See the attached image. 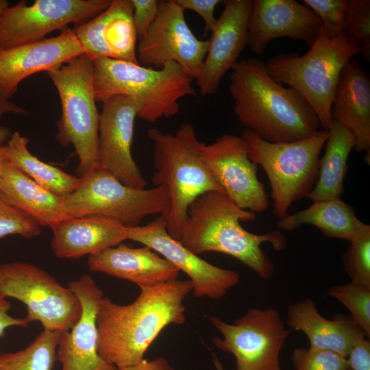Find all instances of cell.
I'll list each match as a JSON object with an SVG mask.
<instances>
[{
    "label": "cell",
    "mask_w": 370,
    "mask_h": 370,
    "mask_svg": "<svg viewBox=\"0 0 370 370\" xmlns=\"http://www.w3.org/2000/svg\"><path fill=\"white\" fill-rule=\"evenodd\" d=\"M131 304L120 305L103 297L96 316L97 349L107 363L121 368L137 364L161 331L186 320L184 298L193 290L189 280H174L140 288Z\"/></svg>",
    "instance_id": "1"
},
{
    "label": "cell",
    "mask_w": 370,
    "mask_h": 370,
    "mask_svg": "<svg viewBox=\"0 0 370 370\" xmlns=\"http://www.w3.org/2000/svg\"><path fill=\"white\" fill-rule=\"evenodd\" d=\"M229 92L240 123L271 143L304 139L321 128L306 101L269 74L256 58L238 61L232 69Z\"/></svg>",
    "instance_id": "2"
},
{
    "label": "cell",
    "mask_w": 370,
    "mask_h": 370,
    "mask_svg": "<svg viewBox=\"0 0 370 370\" xmlns=\"http://www.w3.org/2000/svg\"><path fill=\"white\" fill-rule=\"evenodd\" d=\"M256 219V213L238 208L224 193L207 192L190 204L179 241L197 255L214 251L230 256L260 278L270 280L274 266L261 245L269 243L280 251L287 241L280 230L256 234L241 224Z\"/></svg>",
    "instance_id": "3"
},
{
    "label": "cell",
    "mask_w": 370,
    "mask_h": 370,
    "mask_svg": "<svg viewBox=\"0 0 370 370\" xmlns=\"http://www.w3.org/2000/svg\"><path fill=\"white\" fill-rule=\"evenodd\" d=\"M147 135L153 145L156 186L166 188L169 207L163 214L168 234L180 241L190 204L210 191L224 193L202 158V147L194 125L184 123L174 134L150 128ZM225 194V193H224Z\"/></svg>",
    "instance_id": "4"
},
{
    "label": "cell",
    "mask_w": 370,
    "mask_h": 370,
    "mask_svg": "<svg viewBox=\"0 0 370 370\" xmlns=\"http://www.w3.org/2000/svg\"><path fill=\"white\" fill-rule=\"evenodd\" d=\"M193 80L174 62L154 69L108 58L93 61L96 101L116 95L128 97L136 105L137 117L149 123L176 115L179 101L196 94Z\"/></svg>",
    "instance_id": "5"
},
{
    "label": "cell",
    "mask_w": 370,
    "mask_h": 370,
    "mask_svg": "<svg viewBox=\"0 0 370 370\" xmlns=\"http://www.w3.org/2000/svg\"><path fill=\"white\" fill-rule=\"evenodd\" d=\"M309 49L303 56L295 52L279 53L269 58L265 64L271 77L297 92L313 110L321 127L328 130L340 75L352 58L360 53L361 48L346 34L331 37L321 27Z\"/></svg>",
    "instance_id": "6"
},
{
    "label": "cell",
    "mask_w": 370,
    "mask_h": 370,
    "mask_svg": "<svg viewBox=\"0 0 370 370\" xmlns=\"http://www.w3.org/2000/svg\"><path fill=\"white\" fill-rule=\"evenodd\" d=\"M329 131L320 129L310 136L288 143L268 142L245 129L249 159L264 171L273 199V214L285 217L292 204L306 197L315 185L319 169L320 153Z\"/></svg>",
    "instance_id": "7"
},
{
    "label": "cell",
    "mask_w": 370,
    "mask_h": 370,
    "mask_svg": "<svg viewBox=\"0 0 370 370\" xmlns=\"http://www.w3.org/2000/svg\"><path fill=\"white\" fill-rule=\"evenodd\" d=\"M59 95L61 116L56 139L73 145L78 158L77 173L84 176L99 165V113L93 84V61L82 54L47 72Z\"/></svg>",
    "instance_id": "8"
},
{
    "label": "cell",
    "mask_w": 370,
    "mask_h": 370,
    "mask_svg": "<svg viewBox=\"0 0 370 370\" xmlns=\"http://www.w3.org/2000/svg\"><path fill=\"white\" fill-rule=\"evenodd\" d=\"M63 199L69 217H104L126 227L140 225L149 215H163L169 207L164 186L132 187L99 165L79 177L77 187Z\"/></svg>",
    "instance_id": "9"
},
{
    "label": "cell",
    "mask_w": 370,
    "mask_h": 370,
    "mask_svg": "<svg viewBox=\"0 0 370 370\" xmlns=\"http://www.w3.org/2000/svg\"><path fill=\"white\" fill-rule=\"evenodd\" d=\"M0 295L21 301L26 306L27 322L38 321L46 330L68 331L82 314L81 302L69 286L27 262L0 264Z\"/></svg>",
    "instance_id": "10"
},
{
    "label": "cell",
    "mask_w": 370,
    "mask_h": 370,
    "mask_svg": "<svg viewBox=\"0 0 370 370\" xmlns=\"http://www.w3.org/2000/svg\"><path fill=\"white\" fill-rule=\"evenodd\" d=\"M209 319L223 336L212 341L234 356L236 370H282L280 352L291 330L285 328L278 310L251 308L233 323L215 316Z\"/></svg>",
    "instance_id": "11"
},
{
    "label": "cell",
    "mask_w": 370,
    "mask_h": 370,
    "mask_svg": "<svg viewBox=\"0 0 370 370\" xmlns=\"http://www.w3.org/2000/svg\"><path fill=\"white\" fill-rule=\"evenodd\" d=\"M184 11L175 0L158 1L155 20L138 39L136 55L140 65L160 69L174 62L196 79L209 41L195 36L186 21Z\"/></svg>",
    "instance_id": "12"
},
{
    "label": "cell",
    "mask_w": 370,
    "mask_h": 370,
    "mask_svg": "<svg viewBox=\"0 0 370 370\" xmlns=\"http://www.w3.org/2000/svg\"><path fill=\"white\" fill-rule=\"evenodd\" d=\"M112 0L21 1L9 7L0 21V50L36 42L69 23L82 24L95 17Z\"/></svg>",
    "instance_id": "13"
},
{
    "label": "cell",
    "mask_w": 370,
    "mask_h": 370,
    "mask_svg": "<svg viewBox=\"0 0 370 370\" xmlns=\"http://www.w3.org/2000/svg\"><path fill=\"white\" fill-rule=\"evenodd\" d=\"M202 158L214 181L238 208L262 212L269 206L264 185L257 176L258 165L239 136L225 134L210 144L204 143Z\"/></svg>",
    "instance_id": "14"
},
{
    "label": "cell",
    "mask_w": 370,
    "mask_h": 370,
    "mask_svg": "<svg viewBox=\"0 0 370 370\" xmlns=\"http://www.w3.org/2000/svg\"><path fill=\"white\" fill-rule=\"evenodd\" d=\"M127 240L150 247L186 273L195 297L221 298L240 281L238 272L209 263L172 238L166 231L163 215L146 225L127 227Z\"/></svg>",
    "instance_id": "15"
},
{
    "label": "cell",
    "mask_w": 370,
    "mask_h": 370,
    "mask_svg": "<svg viewBox=\"0 0 370 370\" xmlns=\"http://www.w3.org/2000/svg\"><path fill=\"white\" fill-rule=\"evenodd\" d=\"M136 117V105L128 97L116 95L102 102L99 125V165L124 184L144 188L146 181L132 154Z\"/></svg>",
    "instance_id": "16"
},
{
    "label": "cell",
    "mask_w": 370,
    "mask_h": 370,
    "mask_svg": "<svg viewBox=\"0 0 370 370\" xmlns=\"http://www.w3.org/2000/svg\"><path fill=\"white\" fill-rule=\"evenodd\" d=\"M83 53L73 29L68 26L56 36L0 50V98L9 100L27 77L58 69Z\"/></svg>",
    "instance_id": "17"
},
{
    "label": "cell",
    "mask_w": 370,
    "mask_h": 370,
    "mask_svg": "<svg viewBox=\"0 0 370 370\" xmlns=\"http://www.w3.org/2000/svg\"><path fill=\"white\" fill-rule=\"evenodd\" d=\"M211 32L208 51L196 78L199 92L215 94L226 73L232 70L247 46L252 0H225Z\"/></svg>",
    "instance_id": "18"
},
{
    "label": "cell",
    "mask_w": 370,
    "mask_h": 370,
    "mask_svg": "<svg viewBox=\"0 0 370 370\" xmlns=\"http://www.w3.org/2000/svg\"><path fill=\"white\" fill-rule=\"evenodd\" d=\"M322 24L303 3L295 0H252L247 46L258 55L274 39L288 38L310 48Z\"/></svg>",
    "instance_id": "19"
},
{
    "label": "cell",
    "mask_w": 370,
    "mask_h": 370,
    "mask_svg": "<svg viewBox=\"0 0 370 370\" xmlns=\"http://www.w3.org/2000/svg\"><path fill=\"white\" fill-rule=\"evenodd\" d=\"M68 286L82 304L79 319L72 328L61 333L56 349V359L61 370H116L104 361L97 349L96 316L103 291L87 274L71 282Z\"/></svg>",
    "instance_id": "20"
},
{
    "label": "cell",
    "mask_w": 370,
    "mask_h": 370,
    "mask_svg": "<svg viewBox=\"0 0 370 370\" xmlns=\"http://www.w3.org/2000/svg\"><path fill=\"white\" fill-rule=\"evenodd\" d=\"M132 12L131 0H112L103 12L76 25L73 32L84 54L92 61L108 58L139 64Z\"/></svg>",
    "instance_id": "21"
},
{
    "label": "cell",
    "mask_w": 370,
    "mask_h": 370,
    "mask_svg": "<svg viewBox=\"0 0 370 370\" xmlns=\"http://www.w3.org/2000/svg\"><path fill=\"white\" fill-rule=\"evenodd\" d=\"M90 271L131 281L140 288L177 280L180 271L150 247L132 248L125 244L89 256Z\"/></svg>",
    "instance_id": "22"
},
{
    "label": "cell",
    "mask_w": 370,
    "mask_h": 370,
    "mask_svg": "<svg viewBox=\"0 0 370 370\" xmlns=\"http://www.w3.org/2000/svg\"><path fill=\"white\" fill-rule=\"evenodd\" d=\"M332 120L349 129L355 138L354 149L365 151L370 162V77L356 61L350 62L340 75L331 107Z\"/></svg>",
    "instance_id": "23"
},
{
    "label": "cell",
    "mask_w": 370,
    "mask_h": 370,
    "mask_svg": "<svg viewBox=\"0 0 370 370\" xmlns=\"http://www.w3.org/2000/svg\"><path fill=\"white\" fill-rule=\"evenodd\" d=\"M51 229V248L62 259L97 254L127 240V227L100 217H68Z\"/></svg>",
    "instance_id": "24"
},
{
    "label": "cell",
    "mask_w": 370,
    "mask_h": 370,
    "mask_svg": "<svg viewBox=\"0 0 370 370\" xmlns=\"http://www.w3.org/2000/svg\"><path fill=\"white\" fill-rule=\"evenodd\" d=\"M286 325L304 333L309 347L330 350L345 358L355 336L362 331L351 317L343 314H336L332 319L324 317L310 299L289 306Z\"/></svg>",
    "instance_id": "25"
},
{
    "label": "cell",
    "mask_w": 370,
    "mask_h": 370,
    "mask_svg": "<svg viewBox=\"0 0 370 370\" xmlns=\"http://www.w3.org/2000/svg\"><path fill=\"white\" fill-rule=\"evenodd\" d=\"M0 189L14 206L40 226L51 228L69 217L63 197L41 186L8 162L0 177Z\"/></svg>",
    "instance_id": "26"
},
{
    "label": "cell",
    "mask_w": 370,
    "mask_h": 370,
    "mask_svg": "<svg viewBox=\"0 0 370 370\" xmlns=\"http://www.w3.org/2000/svg\"><path fill=\"white\" fill-rule=\"evenodd\" d=\"M302 225H311L323 236L351 242L367 224L360 221L353 207L342 199L312 202L307 208L287 214L278 221L279 230L293 231Z\"/></svg>",
    "instance_id": "27"
},
{
    "label": "cell",
    "mask_w": 370,
    "mask_h": 370,
    "mask_svg": "<svg viewBox=\"0 0 370 370\" xmlns=\"http://www.w3.org/2000/svg\"><path fill=\"white\" fill-rule=\"evenodd\" d=\"M324 154L319 161L317 182L306 196L312 202L341 199L347 159L355 146L353 133L339 122L332 120Z\"/></svg>",
    "instance_id": "28"
},
{
    "label": "cell",
    "mask_w": 370,
    "mask_h": 370,
    "mask_svg": "<svg viewBox=\"0 0 370 370\" xmlns=\"http://www.w3.org/2000/svg\"><path fill=\"white\" fill-rule=\"evenodd\" d=\"M29 140L19 132L12 133L3 145L6 161L60 197L71 193L77 187L79 177L38 159L29 150Z\"/></svg>",
    "instance_id": "29"
},
{
    "label": "cell",
    "mask_w": 370,
    "mask_h": 370,
    "mask_svg": "<svg viewBox=\"0 0 370 370\" xmlns=\"http://www.w3.org/2000/svg\"><path fill=\"white\" fill-rule=\"evenodd\" d=\"M61 333L43 330L26 347L0 353V370H53Z\"/></svg>",
    "instance_id": "30"
},
{
    "label": "cell",
    "mask_w": 370,
    "mask_h": 370,
    "mask_svg": "<svg viewBox=\"0 0 370 370\" xmlns=\"http://www.w3.org/2000/svg\"><path fill=\"white\" fill-rule=\"evenodd\" d=\"M328 295L347 308L352 319L369 338L370 286L350 282L331 287Z\"/></svg>",
    "instance_id": "31"
},
{
    "label": "cell",
    "mask_w": 370,
    "mask_h": 370,
    "mask_svg": "<svg viewBox=\"0 0 370 370\" xmlns=\"http://www.w3.org/2000/svg\"><path fill=\"white\" fill-rule=\"evenodd\" d=\"M345 271L351 282L370 286V225L351 241L343 256Z\"/></svg>",
    "instance_id": "32"
},
{
    "label": "cell",
    "mask_w": 370,
    "mask_h": 370,
    "mask_svg": "<svg viewBox=\"0 0 370 370\" xmlns=\"http://www.w3.org/2000/svg\"><path fill=\"white\" fill-rule=\"evenodd\" d=\"M344 33L361 48L360 55L370 60V1L349 0Z\"/></svg>",
    "instance_id": "33"
},
{
    "label": "cell",
    "mask_w": 370,
    "mask_h": 370,
    "mask_svg": "<svg viewBox=\"0 0 370 370\" xmlns=\"http://www.w3.org/2000/svg\"><path fill=\"white\" fill-rule=\"evenodd\" d=\"M40 232V226L14 206L0 189V238L9 235L32 238Z\"/></svg>",
    "instance_id": "34"
},
{
    "label": "cell",
    "mask_w": 370,
    "mask_h": 370,
    "mask_svg": "<svg viewBox=\"0 0 370 370\" xmlns=\"http://www.w3.org/2000/svg\"><path fill=\"white\" fill-rule=\"evenodd\" d=\"M295 370H348L347 358L336 352L314 348H295L291 356Z\"/></svg>",
    "instance_id": "35"
},
{
    "label": "cell",
    "mask_w": 370,
    "mask_h": 370,
    "mask_svg": "<svg viewBox=\"0 0 370 370\" xmlns=\"http://www.w3.org/2000/svg\"><path fill=\"white\" fill-rule=\"evenodd\" d=\"M303 3L319 18L330 36L344 33L349 0H304Z\"/></svg>",
    "instance_id": "36"
},
{
    "label": "cell",
    "mask_w": 370,
    "mask_h": 370,
    "mask_svg": "<svg viewBox=\"0 0 370 370\" xmlns=\"http://www.w3.org/2000/svg\"><path fill=\"white\" fill-rule=\"evenodd\" d=\"M132 20L138 39L148 30L155 20L158 10L157 0H131Z\"/></svg>",
    "instance_id": "37"
},
{
    "label": "cell",
    "mask_w": 370,
    "mask_h": 370,
    "mask_svg": "<svg viewBox=\"0 0 370 370\" xmlns=\"http://www.w3.org/2000/svg\"><path fill=\"white\" fill-rule=\"evenodd\" d=\"M346 358L351 370H370V341L364 332L355 336Z\"/></svg>",
    "instance_id": "38"
},
{
    "label": "cell",
    "mask_w": 370,
    "mask_h": 370,
    "mask_svg": "<svg viewBox=\"0 0 370 370\" xmlns=\"http://www.w3.org/2000/svg\"><path fill=\"white\" fill-rule=\"evenodd\" d=\"M184 10H189L197 13L205 23V35L211 33L215 27L217 19L214 16V10L221 3L220 0H175Z\"/></svg>",
    "instance_id": "39"
},
{
    "label": "cell",
    "mask_w": 370,
    "mask_h": 370,
    "mask_svg": "<svg viewBox=\"0 0 370 370\" xmlns=\"http://www.w3.org/2000/svg\"><path fill=\"white\" fill-rule=\"evenodd\" d=\"M6 299L0 295V337L4 335L5 330L10 327L26 328L29 324L25 318L14 317L8 314L11 304Z\"/></svg>",
    "instance_id": "40"
},
{
    "label": "cell",
    "mask_w": 370,
    "mask_h": 370,
    "mask_svg": "<svg viewBox=\"0 0 370 370\" xmlns=\"http://www.w3.org/2000/svg\"><path fill=\"white\" fill-rule=\"evenodd\" d=\"M116 370H174L169 361L162 357L147 360L143 359L140 362Z\"/></svg>",
    "instance_id": "41"
},
{
    "label": "cell",
    "mask_w": 370,
    "mask_h": 370,
    "mask_svg": "<svg viewBox=\"0 0 370 370\" xmlns=\"http://www.w3.org/2000/svg\"><path fill=\"white\" fill-rule=\"evenodd\" d=\"M8 113L23 114H26L27 111L10 100L0 98V119Z\"/></svg>",
    "instance_id": "42"
},
{
    "label": "cell",
    "mask_w": 370,
    "mask_h": 370,
    "mask_svg": "<svg viewBox=\"0 0 370 370\" xmlns=\"http://www.w3.org/2000/svg\"><path fill=\"white\" fill-rule=\"evenodd\" d=\"M11 134L12 132L8 127L0 126V177L7 162L4 153L3 145L8 141Z\"/></svg>",
    "instance_id": "43"
},
{
    "label": "cell",
    "mask_w": 370,
    "mask_h": 370,
    "mask_svg": "<svg viewBox=\"0 0 370 370\" xmlns=\"http://www.w3.org/2000/svg\"><path fill=\"white\" fill-rule=\"evenodd\" d=\"M9 7L10 5L8 1L0 0V21Z\"/></svg>",
    "instance_id": "44"
},
{
    "label": "cell",
    "mask_w": 370,
    "mask_h": 370,
    "mask_svg": "<svg viewBox=\"0 0 370 370\" xmlns=\"http://www.w3.org/2000/svg\"><path fill=\"white\" fill-rule=\"evenodd\" d=\"M213 363L216 370H225L221 360L217 357H213Z\"/></svg>",
    "instance_id": "45"
},
{
    "label": "cell",
    "mask_w": 370,
    "mask_h": 370,
    "mask_svg": "<svg viewBox=\"0 0 370 370\" xmlns=\"http://www.w3.org/2000/svg\"><path fill=\"white\" fill-rule=\"evenodd\" d=\"M348 370H351V369H348Z\"/></svg>",
    "instance_id": "46"
}]
</instances>
